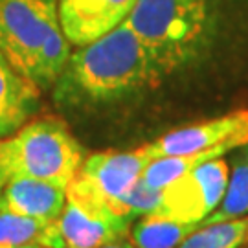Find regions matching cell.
I'll return each instance as SVG.
<instances>
[{
    "instance_id": "1",
    "label": "cell",
    "mask_w": 248,
    "mask_h": 248,
    "mask_svg": "<svg viewBox=\"0 0 248 248\" xmlns=\"http://www.w3.org/2000/svg\"><path fill=\"white\" fill-rule=\"evenodd\" d=\"M162 70L125 20L108 33L79 46L55 81L61 105L108 103L158 85Z\"/></svg>"
},
{
    "instance_id": "2",
    "label": "cell",
    "mask_w": 248,
    "mask_h": 248,
    "mask_svg": "<svg viewBox=\"0 0 248 248\" xmlns=\"http://www.w3.org/2000/svg\"><path fill=\"white\" fill-rule=\"evenodd\" d=\"M125 24L168 76L202 52L212 28V6L210 0H136Z\"/></svg>"
},
{
    "instance_id": "3",
    "label": "cell",
    "mask_w": 248,
    "mask_h": 248,
    "mask_svg": "<svg viewBox=\"0 0 248 248\" xmlns=\"http://www.w3.org/2000/svg\"><path fill=\"white\" fill-rule=\"evenodd\" d=\"M83 147L57 118H39L0 138V175L37 178L68 187L83 166Z\"/></svg>"
},
{
    "instance_id": "4",
    "label": "cell",
    "mask_w": 248,
    "mask_h": 248,
    "mask_svg": "<svg viewBox=\"0 0 248 248\" xmlns=\"http://www.w3.org/2000/svg\"><path fill=\"white\" fill-rule=\"evenodd\" d=\"M131 222L112 212L101 191L79 173L66 187V202L57 217L64 248H98L122 239Z\"/></svg>"
},
{
    "instance_id": "5",
    "label": "cell",
    "mask_w": 248,
    "mask_h": 248,
    "mask_svg": "<svg viewBox=\"0 0 248 248\" xmlns=\"http://www.w3.org/2000/svg\"><path fill=\"white\" fill-rule=\"evenodd\" d=\"M55 24L57 0H0V52L30 81L37 53Z\"/></svg>"
},
{
    "instance_id": "6",
    "label": "cell",
    "mask_w": 248,
    "mask_h": 248,
    "mask_svg": "<svg viewBox=\"0 0 248 248\" xmlns=\"http://www.w3.org/2000/svg\"><path fill=\"white\" fill-rule=\"evenodd\" d=\"M230 169L224 158L199 164L189 173L162 187L156 213L184 222H201L221 204L226 193Z\"/></svg>"
},
{
    "instance_id": "7",
    "label": "cell",
    "mask_w": 248,
    "mask_h": 248,
    "mask_svg": "<svg viewBox=\"0 0 248 248\" xmlns=\"http://www.w3.org/2000/svg\"><path fill=\"white\" fill-rule=\"evenodd\" d=\"M248 143V107L213 120L186 125L147 143L151 156L189 155L195 151L219 147L224 153L239 149Z\"/></svg>"
},
{
    "instance_id": "8",
    "label": "cell",
    "mask_w": 248,
    "mask_h": 248,
    "mask_svg": "<svg viewBox=\"0 0 248 248\" xmlns=\"http://www.w3.org/2000/svg\"><path fill=\"white\" fill-rule=\"evenodd\" d=\"M136 0H57L59 24L68 43L89 45L120 26Z\"/></svg>"
},
{
    "instance_id": "9",
    "label": "cell",
    "mask_w": 248,
    "mask_h": 248,
    "mask_svg": "<svg viewBox=\"0 0 248 248\" xmlns=\"http://www.w3.org/2000/svg\"><path fill=\"white\" fill-rule=\"evenodd\" d=\"M151 156L147 145L134 151H103L83 160L79 175L92 182L107 201L124 195L142 178Z\"/></svg>"
},
{
    "instance_id": "10",
    "label": "cell",
    "mask_w": 248,
    "mask_h": 248,
    "mask_svg": "<svg viewBox=\"0 0 248 248\" xmlns=\"http://www.w3.org/2000/svg\"><path fill=\"white\" fill-rule=\"evenodd\" d=\"M64 202L66 187L26 177L9 178L0 199L2 208L43 221H55L61 215Z\"/></svg>"
},
{
    "instance_id": "11",
    "label": "cell",
    "mask_w": 248,
    "mask_h": 248,
    "mask_svg": "<svg viewBox=\"0 0 248 248\" xmlns=\"http://www.w3.org/2000/svg\"><path fill=\"white\" fill-rule=\"evenodd\" d=\"M39 108V87L0 52V138L17 133Z\"/></svg>"
},
{
    "instance_id": "12",
    "label": "cell",
    "mask_w": 248,
    "mask_h": 248,
    "mask_svg": "<svg viewBox=\"0 0 248 248\" xmlns=\"http://www.w3.org/2000/svg\"><path fill=\"white\" fill-rule=\"evenodd\" d=\"M26 245L64 248L57 219H33L0 206V248H20Z\"/></svg>"
},
{
    "instance_id": "13",
    "label": "cell",
    "mask_w": 248,
    "mask_h": 248,
    "mask_svg": "<svg viewBox=\"0 0 248 248\" xmlns=\"http://www.w3.org/2000/svg\"><path fill=\"white\" fill-rule=\"evenodd\" d=\"M201 228L199 222L177 221L173 217L151 212L142 215L133 228V245L136 248H178Z\"/></svg>"
},
{
    "instance_id": "14",
    "label": "cell",
    "mask_w": 248,
    "mask_h": 248,
    "mask_svg": "<svg viewBox=\"0 0 248 248\" xmlns=\"http://www.w3.org/2000/svg\"><path fill=\"white\" fill-rule=\"evenodd\" d=\"M248 215V143L239 147L235 156L232 158V171L228 177L226 193L222 197L217 210H213L201 226L213 222L230 221Z\"/></svg>"
},
{
    "instance_id": "15",
    "label": "cell",
    "mask_w": 248,
    "mask_h": 248,
    "mask_svg": "<svg viewBox=\"0 0 248 248\" xmlns=\"http://www.w3.org/2000/svg\"><path fill=\"white\" fill-rule=\"evenodd\" d=\"M68 59H70V43L62 33L61 24H55L37 53L31 83L39 89H50L61 78Z\"/></svg>"
},
{
    "instance_id": "16",
    "label": "cell",
    "mask_w": 248,
    "mask_h": 248,
    "mask_svg": "<svg viewBox=\"0 0 248 248\" xmlns=\"http://www.w3.org/2000/svg\"><path fill=\"white\" fill-rule=\"evenodd\" d=\"M248 247V215L197 228L178 248H245Z\"/></svg>"
},
{
    "instance_id": "17",
    "label": "cell",
    "mask_w": 248,
    "mask_h": 248,
    "mask_svg": "<svg viewBox=\"0 0 248 248\" xmlns=\"http://www.w3.org/2000/svg\"><path fill=\"white\" fill-rule=\"evenodd\" d=\"M160 197H162V189H155V187L147 186L140 178L133 187H129L125 191L124 195L110 199L108 206L118 215H122L129 221H134L142 215L155 212L160 204Z\"/></svg>"
},
{
    "instance_id": "18",
    "label": "cell",
    "mask_w": 248,
    "mask_h": 248,
    "mask_svg": "<svg viewBox=\"0 0 248 248\" xmlns=\"http://www.w3.org/2000/svg\"><path fill=\"white\" fill-rule=\"evenodd\" d=\"M98 248H136L131 243V241H127L125 237H122V239H116L112 241V243H107V245H101V247Z\"/></svg>"
},
{
    "instance_id": "19",
    "label": "cell",
    "mask_w": 248,
    "mask_h": 248,
    "mask_svg": "<svg viewBox=\"0 0 248 248\" xmlns=\"http://www.w3.org/2000/svg\"><path fill=\"white\" fill-rule=\"evenodd\" d=\"M4 186H6V180H4V177L0 175V199H2V189H4Z\"/></svg>"
},
{
    "instance_id": "20",
    "label": "cell",
    "mask_w": 248,
    "mask_h": 248,
    "mask_svg": "<svg viewBox=\"0 0 248 248\" xmlns=\"http://www.w3.org/2000/svg\"><path fill=\"white\" fill-rule=\"evenodd\" d=\"M20 248H45V247H39V245H26V247H20Z\"/></svg>"
}]
</instances>
